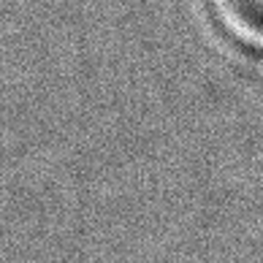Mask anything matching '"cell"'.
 <instances>
[{"instance_id": "6da1fadb", "label": "cell", "mask_w": 263, "mask_h": 263, "mask_svg": "<svg viewBox=\"0 0 263 263\" xmlns=\"http://www.w3.org/2000/svg\"><path fill=\"white\" fill-rule=\"evenodd\" d=\"M220 22L239 41L263 46V0H212Z\"/></svg>"}]
</instances>
